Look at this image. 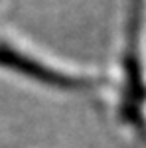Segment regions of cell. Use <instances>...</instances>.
Returning <instances> with one entry per match:
<instances>
[{"instance_id":"cell-1","label":"cell","mask_w":146,"mask_h":148,"mask_svg":"<svg viewBox=\"0 0 146 148\" xmlns=\"http://www.w3.org/2000/svg\"><path fill=\"white\" fill-rule=\"evenodd\" d=\"M0 65L16 69V71L24 73V75L40 79V81H44V83H51V85H75V81H71L67 77L56 73V71H51L49 67H45V65L38 63L34 59L22 56L20 51L4 46V44H0Z\"/></svg>"}]
</instances>
